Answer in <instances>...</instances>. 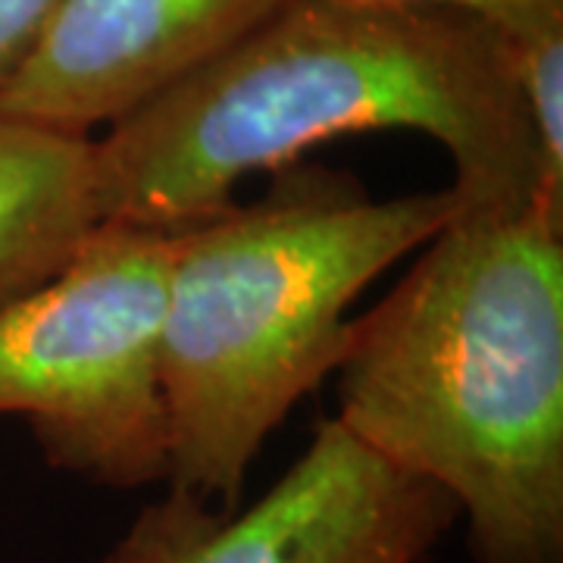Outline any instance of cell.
I'll use <instances>...</instances> for the list:
<instances>
[{
    "instance_id": "cell-1",
    "label": "cell",
    "mask_w": 563,
    "mask_h": 563,
    "mask_svg": "<svg viewBox=\"0 0 563 563\" xmlns=\"http://www.w3.org/2000/svg\"><path fill=\"white\" fill-rule=\"evenodd\" d=\"M404 129L454 163L463 210H526L539 147L517 51L448 7L295 0L242 44L95 141L101 222L176 232L232 203L247 176L322 141Z\"/></svg>"
},
{
    "instance_id": "cell-2",
    "label": "cell",
    "mask_w": 563,
    "mask_h": 563,
    "mask_svg": "<svg viewBox=\"0 0 563 563\" xmlns=\"http://www.w3.org/2000/svg\"><path fill=\"white\" fill-rule=\"evenodd\" d=\"M335 373V420L454 501L473 561L563 563V217L457 213Z\"/></svg>"
},
{
    "instance_id": "cell-3",
    "label": "cell",
    "mask_w": 563,
    "mask_h": 563,
    "mask_svg": "<svg viewBox=\"0 0 563 563\" xmlns=\"http://www.w3.org/2000/svg\"><path fill=\"white\" fill-rule=\"evenodd\" d=\"M457 213L451 185L373 198L351 173L291 163L261 201L176 229L161 325L173 495L232 514L266 439L335 373L351 303Z\"/></svg>"
},
{
    "instance_id": "cell-4",
    "label": "cell",
    "mask_w": 563,
    "mask_h": 563,
    "mask_svg": "<svg viewBox=\"0 0 563 563\" xmlns=\"http://www.w3.org/2000/svg\"><path fill=\"white\" fill-rule=\"evenodd\" d=\"M173 232L101 222L51 282L0 307V417L54 470L110 488L166 479L161 325Z\"/></svg>"
},
{
    "instance_id": "cell-5",
    "label": "cell",
    "mask_w": 563,
    "mask_h": 563,
    "mask_svg": "<svg viewBox=\"0 0 563 563\" xmlns=\"http://www.w3.org/2000/svg\"><path fill=\"white\" fill-rule=\"evenodd\" d=\"M457 520L444 492L325 420L301 461L239 517L195 498L169 504L157 563H422Z\"/></svg>"
},
{
    "instance_id": "cell-6",
    "label": "cell",
    "mask_w": 563,
    "mask_h": 563,
    "mask_svg": "<svg viewBox=\"0 0 563 563\" xmlns=\"http://www.w3.org/2000/svg\"><path fill=\"white\" fill-rule=\"evenodd\" d=\"M295 0H60L0 113L73 135L113 125Z\"/></svg>"
},
{
    "instance_id": "cell-7",
    "label": "cell",
    "mask_w": 563,
    "mask_h": 563,
    "mask_svg": "<svg viewBox=\"0 0 563 563\" xmlns=\"http://www.w3.org/2000/svg\"><path fill=\"white\" fill-rule=\"evenodd\" d=\"M98 225L95 141L0 113V307L54 279Z\"/></svg>"
},
{
    "instance_id": "cell-8",
    "label": "cell",
    "mask_w": 563,
    "mask_h": 563,
    "mask_svg": "<svg viewBox=\"0 0 563 563\" xmlns=\"http://www.w3.org/2000/svg\"><path fill=\"white\" fill-rule=\"evenodd\" d=\"M413 7H448L495 25L517 51L563 35V0H388Z\"/></svg>"
},
{
    "instance_id": "cell-9",
    "label": "cell",
    "mask_w": 563,
    "mask_h": 563,
    "mask_svg": "<svg viewBox=\"0 0 563 563\" xmlns=\"http://www.w3.org/2000/svg\"><path fill=\"white\" fill-rule=\"evenodd\" d=\"M60 0H0V91L35 51Z\"/></svg>"
}]
</instances>
